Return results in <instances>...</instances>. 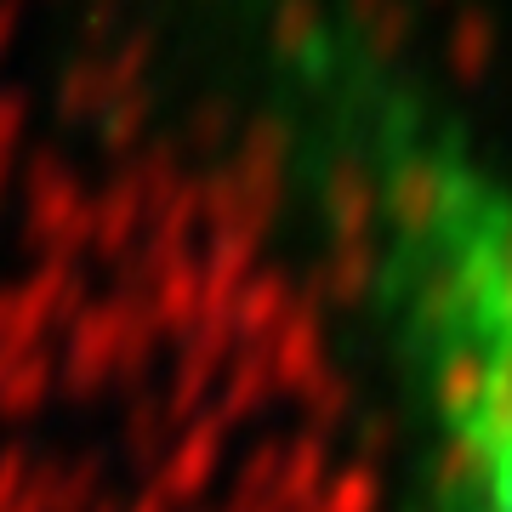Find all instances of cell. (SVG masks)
<instances>
[{
	"instance_id": "6da1fadb",
	"label": "cell",
	"mask_w": 512,
	"mask_h": 512,
	"mask_svg": "<svg viewBox=\"0 0 512 512\" xmlns=\"http://www.w3.org/2000/svg\"><path fill=\"white\" fill-rule=\"evenodd\" d=\"M342 183L433 512H512V177L399 103H348Z\"/></svg>"
}]
</instances>
